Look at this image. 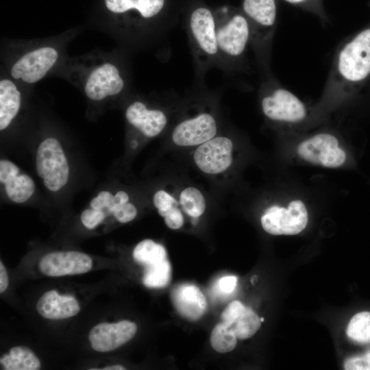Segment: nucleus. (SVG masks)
Listing matches in <instances>:
<instances>
[{
  "instance_id": "33",
  "label": "nucleus",
  "mask_w": 370,
  "mask_h": 370,
  "mask_svg": "<svg viewBox=\"0 0 370 370\" xmlns=\"http://www.w3.org/2000/svg\"><path fill=\"white\" fill-rule=\"evenodd\" d=\"M245 308V306L239 301H232L221 314L222 322L230 327L233 321Z\"/></svg>"
},
{
  "instance_id": "23",
  "label": "nucleus",
  "mask_w": 370,
  "mask_h": 370,
  "mask_svg": "<svg viewBox=\"0 0 370 370\" xmlns=\"http://www.w3.org/2000/svg\"><path fill=\"white\" fill-rule=\"evenodd\" d=\"M260 318L250 308L246 307L238 315L230 328L237 338L243 340L251 338L261 325Z\"/></svg>"
},
{
  "instance_id": "13",
  "label": "nucleus",
  "mask_w": 370,
  "mask_h": 370,
  "mask_svg": "<svg viewBox=\"0 0 370 370\" xmlns=\"http://www.w3.org/2000/svg\"><path fill=\"white\" fill-rule=\"evenodd\" d=\"M243 8L249 18L251 36L256 41H266L275 21V0H244Z\"/></svg>"
},
{
  "instance_id": "27",
  "label": "nucleus",
  "mask_w": 370,
  "mask_h": 370,
  "mask_svg": "<svg viewBox=\"0 0 370 370\" xmlns=\"http://www.w3.org/2000/svg\"><path fill=\"white\" fill-rule=\"evenodd\" d=\"M237 343V337L232 328L221 322L216 325L210 335V344L212 348L219 353L232 351Z\"/></svg>"
},
{
  "instance_id": "15",
  "label": "nucleus",
  "mask_w": 370,
  "mask_h": 370,
  "mask_svg": "<svg viewBox=\"0 0 370 370\" xmlns=\"http://www.w3.org/2000/svg\"><path fill=\"white\" fill-rule=\"evenodd\" d=\"M0 182L4 184L8 197L15 203L26 201L35 190L32 177L21 173L19 168L8 160L0 161Z\"/></svg>"
},
{
  "instance_id": "10",
  "label": "nucleus",
  "mask_w": 370,
  "mask_h": 370,
  "mask_svg": "<svg viewBox=\"0 0 370 370\" xmlns=\"http://www.w3.org/2000/svg\"><path fill=\"white\" fill-rule=\"evenodd\" d=\"M92 266V261L88 255L76 251L49 253L39 262L40 271L51 277L85 273Z\"/></svg>"
},
{
  "instance_id": "32",
  "label": "nucleus",
  "mask_w": 370,
  "mask_h": 370,
  "mask_svg": "<svg viewBox=\"0 0 370 370\" xmlns=\"http://www.w3.org/2000/svg\"><path fill=\"white\" fill-rule=\"evenodd\" d=\"M347 370H370V350L364 354L347 359L344 363Z\"/></svg>"
},
{
  "instance_id": "25",
  "label": "nucleus",
  "mask_w": 370,
  "mask_h": 370,
  "mask_svg": "<svg viewBox=\"0 0 370 370\" xmlns=\"http://www.w3.org/2000/svg\"><path fill=\"white\" fill-rule=\"evenodd\" d=\"M171 267L169 260H163L147 265L143 278L144 285L149 288L166 286L171 279Z\"/></svg>"
},
{
  "instance_id": "2",
  "label": "nucleus",
  "mask_w": 370,
  "mask_h": 370,
  "mask_svg": "<svg viewBox=\"0 0 370 370\" xmlns=\"http://www.w3.org/2000/svg\"><path fill=\"white\" fill-rule=\"evenodd\" d=\"M214 20L219 59L229 61L238 58L251 37L247 19L241 14H230L227 8H223Z\"/></svg>"
},
{
  "instance_id": "37",
  "label": "nucleus",
  "mask_w": 370,
  "mask_h": 370,
  "mask_svg": "<svg viewBox=\"0 0 370 370\" xmlns=\"http://www.w3.org/2000/svg\"><path fill=\"white\" fill-rule=\"evenodd\" d=\"M286 1L292 3H297L302 2L304 0H286Z\"/></svg>"
},
{
  "instance_id": "30",
  "label": "nucleus",
  "mask_w": 370,
  "mask_h": 370,
  "mask_svg": "<svg viewBox=\"0 0 370 370\" xmlns=\"http://www.w3.org/2000/svg\"><path fill=\"white\" fill-rule=\"evenodd\" d=\"M106 215V212L103 210H97L90 208L82 212L80 219L87 229L92 230L103 222Z\"/></svg>"
},
{
  "instance_id": "28",
  "label": "nucleus",
  "mask_w": 370,
  "mask_h": 370,
  "mask_svg": "<svg viewBox=\"0 0 370 370\" xmlns=\"http://www.w3.org/2000/svg\"><path fill=\"white\" fill-rule=\"evenodd\" d=\"M347 336L358 343L370 342V312L356 314L349 321L347 330Z\"/></svg>"
},
{
  "instance_id": "3",
  "label": "nucleus",
  "mask_w": 370,
  "mask_h": 370,
  "mask_svg": "<svg viewBox=\"0 0 370 370\" xmlns=\"http://www.w3.org/2000/svg\"><path fill=\"white\" fill-rule=\"evenodd\" d=\"M296 153L303 161L328 169L343 167L350 158L338 138L326 132L301 140L297 146Z\"/></svg>"
},
{
  "instance_id": "22",
  "label": "nucleus",
  "mask_w": 370,
  "mask_h": 370,
  "mask_svg": "<svg viewBox=\"0 0 370 370\" xmlns=\"http://www.w3.org/2000/svg\"><path fill=\"white\" fill-rule=\"evenodd\" d=\"M108 10L114 13H124L136 10L145 18L157 15L163 8L164 0H105Z\"/></svg>"
},
{
  "instance_id": "38",
  "label": "nucleus",
  "mask_w": 370,
  "mask_h": 370,
  "mask_svg": "<svg viewBox=\"0 0 370 370\" xmlns=\"http://www.w3.org/2000/svg\"><path fill=\"white\" fill-rule=\"evenodd\" d=\"M260 321H264V319H263L262 317L260 318Z\"/></svg>"
},
{
  "instance_id": "5",
  "label": "nucleus",
  "mask_w": 370,
  "mask_h": 370,
  "mask_svg": "<svg viewBox=\"0 0 370 370\" xmlns=\"http://www.w3.org/2000/svg\"><path fill=\"white\" fill-rule=\"evenodd\" d=\"M36 169L45 187L58 191L68 182L69 167L62 146L56 138H49L38 146Z\"/></svg>"
},
{
  "instance_id": "17",
  "label": "nucleus",
  "mask_w": 370,
  "mask_h": 370,
  "mask_svg": "<svg viewBox=\"0 0 370 370\" xmlns=\"http://www.w3.org/2000/svg\"><path fill=\"white\" fill-rule=\"evenodd\" d=\"M171 297L178 313L190 321L200 319L206 310V298L195 285L183 284L177 286L173 290Z\"/></svg>"
},
{
  "instance_id": "19",
  "label": "nucleus",
  "mask_w": 370,
  "mask_h": 370,
  "mask_svg": "<svg viewBox=\"0 0 370 370\" xmlns=\"http://www.w3.org/2000/svg\"><path fill=\"white\" fill-rule=\"evenodd\" d=\"M21 105V94L9 79L0 82V130L5 129L17 114Z\"/></svg>"
},
{
  "instance_id": "21",
  "label": "nucleus",
  "mask_w": 370,
  "mask_h": 370,
  "mask_svg": "<svg viewBox=\"0 0 370 370\" xmlns=\"http://www.w3.org/2000/svg\"><path fill=\"white\" fill-rule=\"evenodd\" d=\"M0 363L5 370H38L40 362L34 352L25 346H16L3 355Z\"/></svg>"
},
{
  "instance_id": "4",
  "label": "nucleus",
  "mask_w": 370,
  "mask_h": 370,
  "mask_svg": "<svg viewBox=\"0 0 370 370\" xmlns=\"http://www.w3.org/2000/svg\"><path fill=\"white\" fill-rule=\"evenodd\" d=\"M188 32L195 57L201 65L219 59L214 16L209 9L200 7L192 12Z\"/></svg>"
},
{
  "instance_id": "36",
  "label": "nucleus",
  "mask_w": 370,
  "mask_h": 370,
  "mask_svg": "<svg viewBox=\"0 0 370 370\" xmlns=\"http://www.w3.org/2000/svg\"><path fill=\"white\" fill-rule=\"evenodd\" d=\"M102 369V370H124V369H125V368L123 366L120 365H111V366H107V367H105L104 368H102V369Z\"/></svg>"
},
{
  "instance_id": "31",
  "label": "nucleus",
  "mask_w": 370,
  "mask_h": 370,
  "mask_svg": "<svg viewBox=\"0 0 370 370\" xmlns=\"http://www.w3.org/2000/svg\"><path fill=\"white\" fill-rule=\"evenodd\" d=\"M114 195L111 193L103 190L98 193L97 196L94 197L90 202V206L91 208L110 212L114 204Z\"/></svg>"
},
{
  "instance_id": "29",
  "label": "nucleus",
  "mask_w": 370,
  "mask_h": 370,
  "mask_svg": "<svg viewBox=\"0 0 370 370\" xmlns=\"http://www.w3.org/2000/svg\"><path fill=\"white\" fill-rule=\"evenodd\" d=\"M110 214L120 223H125L132 221L137 215V209L131 203L119 204L115 203L110 210Z\"/></svg>"
},
{
  "instance_id": "11",
  "label": "nucleus",
  "mask_w": 370,
  "mask_h": 370,
  "mask_svg": "<svg viewBox=\"0 0 370 370\" xmlns=\"http://www.w3.org/2000/svg\"><path fill=\"white\" fill-rule=\"evenodd\" d=\"M136 331V324L128 320L101 323L90 330L88 339L93 349L107 352L128 342L135 336Z\"/></svg>"
},
{
  "instance_id": "35",
  "label": "nucleus",
  "mask_w": 370,
  "mask_h": 370,
  "mask_svg": "<svg viewBox=\"0 0 370 370\" xmlns=\"http://www.w3.org/2000/svg\"><path fill=\"white\" fill-rule=\"evenodd\" d=\"M9 281L7 271L3 264L0 262V293L4 292L8 286Z\"/></svg>"
},
{
  "instance_id": "12",
  "label": "nucleus",
  "mask_w": 370,
  "mask_h": 370,
  "mask_svg": "<svg viewBox=\"0 0 370 370\" xmlns=\"http://www.w3.org/2000/svg\"><path fill=\"white\" fill-rule=\"evenodd\" d=\"M58 57V52L51 47H42L32 51L12 66L11 74L14 79H22L27 83H34L41 79L52 67Z\"/></svg>"
},
{
  "instance_id": "20",
  "label": "nucleus",
  "mask_w": 370,
  "mask_h": 370,
  "mask_svg": "<svg viewBox=\"0 0 370 370\" xmlns=\"http://www.w3.org/2000/svg\"><path fill=\"white\" fill-rule=\"evenodd\" d=\"M153 203L164 223L171 230H178L184 224V217L178 208L177 201L169 193L160 190L154 194Z\"/></svg>"
},
{
  "instance_id": "34",
  "label": "nucleus",
  "mask_w": 370,
  "mask_h": 370,
  "mask_svg": "<svg viewBox=\"0 0 370 370\" xmlns=\"http://www.w3.org/2000/svg\"><path fill=\"white\" fill-rule=\"evenodd\" d=\"M236 284L237 278L234 275L223 277L218 282L219 289L225 293H232L235 289Z\"/></svg>"
},
{
  "instance_id": "9",
  "label": "nucleus",
  "mask_w": 370,
  "mask_h": 370,
  "mask_svg": "<svg viewBox=\"0 0 370 370\" xmlns=\"http://www.w3.org/2000/svg\"><path fill=\"white\" fill-rule=\"evenodd\" d=\"M217 132L215 118L209 113L202 112L179 123L172 132L171 138L175 145L192 147L212 139Z\"/></svg>"
},
{
  "instance_id": "16",
  "label": "nucleus",
  "mask_w": 370,
  "mask_h": 370,
  "mask_svg": "<svg viewBox=\"0 0 370 370\" xmlns=\"http://www.w3.org/2000/svg\"><path fill=\"white\" fill-rule=\"evenodd\" d=\"M125 117L130 125L148 138L159 135L168 122L163 111L149 110L140 101H135L127 107Z\"/></svg>"
},
{
  "instance_id": "7",
  "label": "nucleus",
  "mask_w": 370,
  "mask_h": 370,
  "mask_svg": "<svg viewBox=\"0 0 370 370\" xmlns=\"http://www.w3.org/2000/svg\"><path fill=\"white\" fill-rule=\"evenodd\" d=\"M261 108L267 119L280 123H299L307 116L304 102L284 88H277L265 95L261 100Z\"/></svg>"
},
{
  "instance_id": "14",
  "label": "nucleus",
  "mask_w": 370,
  "mask_h": 370,
  "mask_svg": "<svg viewBox=\"0 0 370 370\" xmlns=\"http://www.w3.org/2000/svg\"><path fill=\"white\" fill-rule=\"evenodd\" d=\"M123 87L124 82L117 68L106 63L90 73L85 86V92L90 99L99 101L107 96L119 94Z\"/></svg>"
},
{
  "instance_id": "26",
  "label": "nucleus",
  "mask_w": 370,
  "mask_h": 370,
  "mask_svg": "<svg viewBox=\"0 0 370 370\" xmlns=\"http://www.w3.org/2000/svg\"><path fill=\"white\" fill-rule=\"evenodd\" d=\"M180 205L183 210L193 218H198L205 212L206 202L201 192L197 188L188 186L180 194Z\"/></svg>"
},
{
  "instance_id": "24",
  "label": "nucleus",
  "mask_w": 370,
  "mask_h": 370,
  "mask_svg": "<svg viewBox=\"0 0 370 370\" xmlns=\"http://www.w3.org/2000/svg\"><path fill=\"white\" fill-rule=\"evenodd\" d=\"M133 257L136 262L147 266L166 259L167 254L162 245L151 239H145L134 247Z\"/></svg>"
},
{
  "instance_id": "1",
  "label": "nucleus",
  "mask_w": 370,
  "mask_h": 370,
  "mask_svg": "<svg viewBox=\"0 0 370 370\" xmlns=\"http://www.w3.org/2000/svg\"><path fill=\"white\" fill-rule=\"evenodd\" d=\"M308 206L299 198H291L267 208L260 218L263 230L269 234L296 235L307 226Z\"/></svg>"
},
{
  "instance_id": "18",
  "label": "nucleus",
  "mask_w": 370,
  "mask_h": 370,
  "mask_svg": "<svg viewBox=\"0 0 370 370\" xmlns=\"http://www.w3.org/2000/svg\"><path fill=\"white\" fill-rule=\"evenodd\" d=\"M37 312L48 319H63L76 315L80 310L77 300L70 295H60L55 290L45 293L37 301Z\"/></svg>"
},
{
  "instance_id": "8",
  "label": "nucleus",
  "mask_w": 370,
  "mask_h": 370,
  "mask_svg": "<svg viewBox=\"0 0 370 370\" xmlns=\"http://www.w3.org/2000/svg\"><path fill=\"white\" fill-rule=\"evenodd\" d=\"M234 144L226 136H214L198 145L193 154L196 166L207 174H219L227 170L233 161Z\"/></svg>"
},
{
  "instance_id": "6",
  "label": "nucleus",
  "mask_w": 370,
  "mask_h": 370,
  "mask_svg": "<svg viewBox=\"0 0 370 370\" xmlns=\"http://www.w3.org/2000/svg\"><path fill=\"white\" fill-rule=\"evenodd\" d=\"M338 70L350 82L361 81L370 73V29L359 33L341 49Z\"/></svg>"
}]
</instances>
